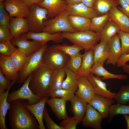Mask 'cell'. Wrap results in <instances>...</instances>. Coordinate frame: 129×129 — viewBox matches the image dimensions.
<instances>
[{
    "instance_id": "cb8c5ba5",
    "label": "cell",
    "mask_w": 129,
    "mask_h": 129,
    "mask_svg": "<svg viewBox=\"0 0 129 129\" xmlns=\"http://www.w3.org/2000/svg\"><path fill=\"white\" fill-rule=\"evenodd\" d=\"M82 55L81 67L75 74L77 77L81 76L86 77L90 73L91 70L95 63L93 49H85L84 53Z\"/></svg>"
},
{
    "instance_id": "680465c9",
    "label": "cell",
    "mask_w": 129,
    "mask_h": 129,
    "mask_svg": "<svg viewBox=\"0 0 129 129\" xmlns=\"http://www.w3.org/2000/svg\"></svg>"
},
{
    "instance_id": "f546056e",
    "label": "cell",
    "mask_w": 129,
    "mask_h": 129,
    "mask_svg": "<svg viewBox=\"0 0 129 129\" xmlns=\"http://www.w3.org/2000/svg\"><path fill=\"white\" fill-rule=\"evenodd\" d=\"M119 5V0H95L92 8L100 16L108 13L112 8Z\"/></svg>"
},
{
    "instance_id": "4316f807",
    "label": "cell",
    "mask_w": 129,
    "mask_h": 129,
    "mask_svg": "<svg viewBox=\"0 0 129 129\" xmlns=\"http://www.w3.org/2000/svg\"><path fill=\"white\" fill-rule=\"evenodd\" d=\"M70 102V111L75 118L82 121L85 114L88 103L76 95Z\"/></svg>"
},
{
    "instance_id": "816d5d0a",
    "label": "cell",
    "mask_w": 129,
    "mask_h": 129,
    "mask_svg": "<svg viewBox=\"0 0 129 129\" xmlns=\"http://www.w3.org/2000/svg\"><path fill=\"white\" fill-rule=\"evenodd\" d=\"M95 0H82L81 2L86 6L92 8Z\"/></svg>"
},
{
    "instance_id": "52a82bcc",
    "label": "cell",
    "mask_w": 129,
    "mask_h": 129,
    "mask_svg": "<svg viewBox=\"0 0 129 129\" xmlns=\"http://www.w3.org/2000/svg\"><path fill=\"white\" fill-rule=\"evenodd\" d=\"M48 11L46 8L40 7L37 4L29 8V14L26 18L28 23L29 31L34 32H42L44 20L48 19Z\"/></svg>"
},
{
    "instance_id": "8fae6325",
    "label": "cell",
    "mask_w": 129,
    "mask_h": 129,
    "mask_svg": "<svg viewBox=\"0 0 129 129\" xmlns=\"http://www.w3.org/2000/svg\"><path fill=\"white\" fill-rule=\"evenodd\" d=\"M102 118L99 112L88 103L85 115L81 121L82 124L85 127L101 129Z\"/></svg>"
},
{
    "instance_id": "681fc988",
    "label": "cell",
    "mask_w": 129,
    "mask_h": 129,
    "mask_svg": "<svg viewBox=\"0 0 129 129\" xmlns=\"http://www.w3.org/2000/svg\"><path fill=\"white\" fill-rule=\"evenodd\" d=\"M129 61V54L122 55L118 59L116 65L117 67H122Z\"/></svg>"
},
{
    "instance_id": "e575fe53",
    "label": "cell",
    "mask_w": 129,
    "mask_h": 129,
    "mask_svg": "<svg viewBox=\"0 0 129 129\" xmlns=\"http://www.w3.org/2000/svg\"><path fill=\"white\" fill-rule=\"evenodd\" d=\"M11 61L18 72L25 66L27 61V56L18 48L10 56Z\"/></svg>"
},
{
    "instance_id": "6da1fadb",
    "label": "cell",
    "mask_w": 129,
    "mask_h": 129,
    "mask_svg": "<svg viewBox=\"0 0 129 129\" xmlns=\"http://www.w3.org/2000/svg\"><path fill=\"white\" fill-rule=\"evenodd\" d=\"M26 102L17 100L11 103L8 119L11 129H38L36 118L26 107Z\"/></svg>"
},
{
    "instance_id": "ffe728a7",
    "label": "cell",
    "mask_w": 129,
    "mask_h": 129,
    "mask_svg": "<svg viewBox=\"0 0 129 129\" xmlns=\"http://www.w3.org/2000/svg\"><path fill=\"white\" fill-rule=\"evenodd\" d=\"M49 97H44L37 103L30 104L27 102L26 107L34 116L38 124L39 129H45L43 123V119L44 111L45 104Z\"/></svg>"
},
{
    "instance_id": "8992f818",
    "label": "cell",
    "mask_w": 129,
    "mask_h": 129,
    "mask_svg": "<svg viewBox=\"0 0 129 129\" xmlns=\"http://www.w3.org/2000/svg\"><path fill=\"white\" fill-rule=\"evenodd\" d=\"M64 54L52 45L48 47L45 51L42 58L43 64L53 70L64 68L67 66L70 57Z\"/></svg>"
},
{
    "instance_id": "f35d334b",
    "label": "cell",
    "mask_w": 129,
    "mask_h": 129,
    "mask_svg": "<svg viewBox=\"0 0 129 129\" xmlns=\"http://www.w3.org/2000/svg\"><path fill=\"white\" fill-rule=\"evenodd\" d=\"M82 54L79 53L70 57L67 66L75 74L79 70L81 67L82 58Z\"/></svg>"
},
{
    "instance_id": "7402d4cb",
    "label": "cell",
    "mask_w": 129,
    "mask_h": 129,
    "mask_svg": "<svg viewBox=\"0 0 129 129\" xmlns=\"http://www.w3.org/2000/svg\"><path fill=\"white\" fill-rule=\"evenodd\" d=\"M67 101L62 98H51L47 99L46 103L58 119L62 120L68 117L66 108Z\"/></svg>"
},
{
    "instance_id": "db71d44e",
    "label": "cell",
    "mask_w": 129,
    "mask_h": 129,
    "mask_svg": "<svg viewBox=\"0 0 129 129\" xmlns=\"http://www.w3.org/2000/svg\"><path fill=\"white\" fill-rule=\"evenodd\" d=\"M122 67L124 71L129 75V64H126Z\"/></svg>"
},
{
    "instance_id": "44dd1931",
    "label": "cell",
    "mask_w": 129,
    "mask_h": 129,
    "mask_svg": "<svg viewBox=\"0 0 129 129\" xmlns=\"http://www.w3.org/2000/svg\"><path fill=\"white\" fill-rule=\"evenodd\" d=\"M0 68L4 75L9 80L17 79L18 71L12 63L10 56L0 54Z\"/></svg>"
},
{
    "instance_id": "bcb514c9",
    "label": "cell",
    "mask_w": 129,
    "mask_h": 129,
    "mask_svg": "<svg viewBox=\"0 0 129 129\" xmlns=\"http://www.w3.org/2000/svg\"><path fill=\"white\" fill-rule=\"evenodd\" d=\"M10 31L6 26L0 25V42L11 41Z\"/></svg>"
},
{
    "instance_id": "1f68e13d",
    "label": "cell",
    "mask_w": 129,
    "mask_h": 129,
    "mask_svg": "<svg viewBox=\"0 0 129 129\" xmlns=\"http://www.w3.org/2000/svg\"><path fill=\"white\" fill-rule=\"evenodd\" d=\"M66 74L65 70L63 68L53 71L51 74L50 83V92L54 90L62 88Z\"/></svg>"
},
{
    "instance_id": "ee69618b",
    "label": "cell",
    "mask_w": 129,
    "mask_h": 129,
    "mask_svg": "<svg viewBox=\"0 0 129 129\" xmlns=\"http://www.w3.org/2000/svg\"><path fill=\"white\" fill-rule=\"evenodd\" d=\"M10 18L9 14L5 9L3 2H0V25L8 27Z\"/></svg>"
},
{
    "instance_id": "8d00e7d4",
    "label": "cell",
    "mask_w": 129,
    "mask_h": 129,
    "mask_svg": "<svg viewBox=\"0 0 129 129\" xmlns=\"http://www.w3.org/2000/svg\"><path fill=\"white\" fill-rule=\"evenodd\" d=\"M74 91L62 88L50 91L49 97L51 98H59L70 101L75 96Z\"/></svg>"
},
{
    "instance_id": "b9f144b4",
    "label": "cell",
    "mask_w": 129,
    "mask_h": 129,
    "mask_svg": "<svg viewBox=\"0 0 129 129\" xmlns=\"http://www.w3.org/2000/svg\"><path fill=\"white\" fill-rule=\"evenodd\" d=\"M81 122L74 116L68 117L63 119L60 122V126L63 129H75L77 125Z\"/></svg>"
},
{
    "instance_id": "9a60e30c",
    "label": "cell",
    "mask_w": 129,
    "mask_h": 129,
    "mask_svg": "<svg viewBox=\"0 0 129 129\" xmlns=\"http://www.w3.org/2000/svg\"><path fill=\"white\" fill-rule=\"evenodd\" d=\"M86 77L92 86L95 94L109 98H115L116 93L111 92L108 90L106 84L103 82L100 77L90 73Z\"/></svg>"
},
{
    "instance_id": "11a10c76",
    "label": "cell",
    "mask_w": 129,
    "mask_h": 129,
    "mask_svg": "<svg viewBox=\"0 0 129 129\" xmlns=\"http://www.w3.org/2000/svg\"><path fill=\"white\" fill-rule=\"evenodd\" d=\"M123 115L127 123V129H129V115L124 114Z\"/></svg>"
},
{
    "instance_id": "c3c4849f",
    "label": "cell",
    "mask_w": 129,
    "mask_h": 129,
    "mask_svg": "<svg viewBox=\"0 0 129 129\" xmlns=\"http://www.w3.org/2000/svg\"><path fill=\"white\" fill-rule=\"evenodd\" d=\"M121 7L118 6V9L129 18V5L125 0H119Z\"/></svg>"
},
{
    "instance_id": "7a4b0ae2",
    "label": "cell",
    "mask_w": 129,
    "mask_h": 129,
    "mask_svg": "<svg viewBox=\"0 0 129 129\" xmlns=\"http://www.w3.org/2000/svg\"><path fill=\"white\" fill-rule=\"evenodd\" d=\"M53 70L43 64L31 73L29 87L33 93L41 99L44 97H49L50 83Z\"/></svg>"
},
{
    "instance_id": "83f0119b",
    "label": "cell",
    "mask_w": 129,
    "mask_h": 129,
    "mask_svg": "<svg viewBox=\"0 0 129 129\" xmlns=\"http://www.w3.org/2000/svg\"><path fill=\"white\" fill-rule=\"evenodd\" d=\"M95 63L103 65L109 54L108 42L103 41L97 44L93 49Z\"/></svg>"
},
{
    "instance_id": "f907efd6",
    "label": "cell",
    "mask_w": 129,
    "mask_h": 129,
    "mask_svg": "<svg viewBox=\"0 0 129 129\" xmlns=\"http://www.w3.org/2000/svg\"><path fill=\"white\" fill-rule=\"evenodd\" d=\"M43 0H23L24 2L29 7H30L33 4L40 3Z\"/></svg>"
},
{
    "instance_id": "d6a6232c",
    "label": "cell",
    "mask_w": 129,
    "mask_h": 129,
    "mask_svg": "<svg viewBox=\"0 0 129 129\" xmlns=\"http://www.w3.org/2000/svg\"><path fill=\"white\" fill-rule=\"evenodd\" d=\"M64 68L66 77L63 81L62 88L75 92L77 90L78 88L76 75L67 67L66 66Z\"/></svg>"
},
{
    "instance_id": "836d02e7",
    "label": "cell",
    "mask_w": 129,
    "mask_h": 129,
    "mask_svg": "<svg viewBox=\"0 0 129 129\" xmlns=\"http://www.w3.org/2000/svg\"><path fill=\"white\" fill-rule=\"evenodd\" d=\"M91 19L89 30L100 33L107 22L110 20L108 13L103 15L95 17Z\"/></svg>"
},
{
    "instance_id": "7dc6e473",
    "label": "cell",
    "mask_w": 129,
    "mask_h": 129,
    "mask_svg": "<svg viewBox=\"0 0 129 129\" xmlns=\"http://www.w3.org/2000/svg\"><path fill=\"white\" fill-rule=\"evenodd\" d=\"M11 82L4 76L0 68V91H5L10 86Z\"/></svg>"
},
{
    "instance_id": "3957f363",
    "label": "cell",
    "mask_w": 129,
    "mask_h": 129,
    "mask_svg": "<svg viewBox=\"0 0 129 129\" xmlns=\"http://www.w3.org/2000/svg\"><path fill=\"white\" fill-rule=\"evenodd\" d=\"M62 35L64 39L85 49H93L100 39V33L89 30L74 32H62Z\"/></svg>"
},
{
    "instance_id": "7c38bea8",
    "label": "cell",
    "mask_w": 129,
    "mask_h": 129,
    "mask_svg": "<svg viewBox=\"0 0 129 129\" xmlns=\"http://www.w3.org/2000/svg\"><path fill=\"white\" fill-rule=\"evenodd\" d=\"M113 99L107 98L95 94L88 103L99 112L103 118H105L109 117L110 107L115 102Z\"/></svg>"
},
{
    "instance_id": "ac0fdd59",
    "label": "cell",
    "mask_w": 129,
    "mask_h": 129,
    "mask_svg": "<svg viewBox=\"0 0 129 129\" xmlns=\"http://www.w3.org/2000/svg\"><path fill=\"white\" fill-rule=\"evenodd\" d=\"M66 11L69 15L80 16L91 19L98 16L92 8L88 7L82 2L73 5H67Z\"/></svg>"
},
{
    "instance_id": "d6986e66",
    "label": "cell",
    "mask_w": 129,
    "mask_h": 129,
    "mask_svg": "<svg viewBox=\"0 0 129 129\" xmlns=\"http://www.w3.org/2000/svg\"><path fill=\"white\" fill-rule=\"evenodd\" d=\"M109 49V56L106 61V64L116 65L121 56L120 40L117 34L116 35L108 42Z\"/></svg>"
},
{
    "instance_id": "d4e9b609",
    "label": "cell",
    "mask_w": 129,
    "mask_h": 129,
    "mask_svg": "<svg viewBox=\"0 0 129 129\" xmlns=\"http://www.w3.org/2000/svg\"><path fill=\"white\" fill-rule=\"evenodd\" d=\"M17 79L12 81L11 84L5 91H0V128L1 129H7L5 124V117L8 110H10L11 103L7 101L9 91L11 86Z\"/></svg>"
},
{
    "instance_id": "60d3db41",
    "label": "cell",
    "mask_w": 129,
    "mask_h": 129,
    "mask_svg": "<svg viewBox=\"0 0 129 129\" xmlns=\"http://www.w3.org/2000/svg\"><path fill=\"white\" fill-rule=\"evenodd\" d=\"M117 34L121 42L122 55L129 54V33L120 31Z\"/></svg>"
},
{
    "instance_id": "9c48e42d",
    "label": "cell",
    "mask_w": 129,
    "mask_h": 129,
    "mask_svg": "<svg viewBox=\"0 0 129 129\" xmlns=\"http://www.w3.org/2000/svg\"><path fill=\"white\" fill-rule=\"evenodd\" d=\"M3 3L10 17L26 18L29 14V7L23 0H5Z\"/></svg>"
},
{
    "instance_id": "d590c367",
    "label": "cell",
    "mask_w": 129,
    "mask_h": 129,
    "mask_svg": "<svg viewBox=\"0 0 129 129\" xmlns=\"http://www.w3.org/2000/svg\"><path fill=\"white\" fill-rule=\"evenodd\" d=\"M53 45L55 48L70 57L76 55L83 49L82 48L74 44L70 46L64 43L62 45L57 44Z\"/></svg>"
},
{
    "instance_id": "f1b7e54d",
    "label": "cell",
    "mask_w": 129,
    "mask_h": 129,
    "mask_svg": "<svg viewBox=\"0 0 129 129\" xmlns=\"http://www.w3.org/2000/svg\"><path fill=\"white\" fill-rule=\"evenodd\" d=\"M68 18L71 26L77 32L89 30L90 19L72 15H69Z\"/></svg>"
},
{
    "instance_id": "4dcf8cb0",
    "label": "cell",
    "mask_w": 129,
    "mask_h": 129,
    "mask_svg": "<svg viewBox=\"0 0 129 129\" xmlns=\"http://www.w3.org/2000/svg\"><path fill=\"white\" fill-rule=\"evenodd\" d=\"M120 31L118 25L113 21L109 20L100 33V42H108Z\"/></svg>"
},
{
    "instance_id": "30bf717a",
    "label": "cell",
    "mask_w": 129,
    "mask_h": 129,
    "mask_svg": "<svg viewBox=\"0 0 129 129\" xmlns=\"http://www.w3.org/2000/svg\"><path fill=\"white\" fill-rule=\"evenodd\" d=\"M21 36L27 40L32 39L44 44L50 41L55 43H59L63 42L64 39L61 32L50 34L43 32H34L28 31L22 34Z\"/></svg>"
},
{
    "instance_id": "277c9868",
    "label": "cell",
    "mask_w": 129,
    "mask_h": 129,
    "mask_svg": "<svg viewBox=\"0 0 129 129\" xmlns=\"http://www.w3.org/2000/svg\"><path fill=\"white\" fill-rule=\"evenodd\" d=\"M48 47V45L45 44L39 49L27 56V61L25 66L18 74L17 80L18 84L24 83L28 76L43 64V56Z\"/></svg>"
},
{
    "instance_id": "5bb4252c",
    "label": "cell",
    "mask_w": 129,
    "mask_h": 129,
    "mask_svg": "<svg viewBox=\"0 0 129 129\" xmlns=\"http://www.w3.org/2000/svg\"><path fill=\"white\" fill-rule=\"evenodd\" d=\"M77 79L78 88L75 93L88 103L95 94L93 88L86 77L81 76Z\"/></svg>"
},
{
    "instance_id": "2e32d148",
    "label": "cell",
    "mask_w": 129,
    "mask_h": 129,
    "mask_svg": "<svg viewBox=\"0 0 129 129\" xmlns=\"http://www.w3.org/2000/svg\"><path fill=\"white\" fill-rule=\"evenodd\" d=\"M11 42L13 45L16 46L23 52L27 56L38 50L45 44L34 40L28 41L21 36L12 38Z\"/></svg>"
},
{
    "instance_id": "4fadbf2b",
    "label": "cell",
    "mask_w": 129,
    "mask_h": 129,
    "mask_svg": "<svg viewBox=\"0 0 129 129\" xmlns=\"http://www.w3.org/2000/svg\"><path fill=\"white\" fill-rule=\"evenodd\" d=\"M37 4L41 7L48 10L47 17L51 19L58 16L65 10L67 5L64 0H43Z\"/></svg>"
},
{
    "instance_id": "74e56055",
    "label": "cell",
    "mask_w": 129,
    "mask_h": 129,
    "mask_svg": "<svg viewBox=\"0 0 129 129\" xmlns=\"http://www.w3.org/2000/svg\"><path fill=\"white\" fill-rule=\"evenodd\" d=\"M118 114L129 115V106L118 103L116 104L111 105L109 111L110 119H112L115 115Z\"/></svg>"
},
{
    "instance_id": "f6af8a7d",
    "label": "cell",
    "mask_w": 129,
    "mask_h": 129,
    "mask_svg": "<svg viewBox=\"0 0 129 129\" xmlns=\"http://www.w3.org/2000/svg\"><path fill=\"white\" fill-rule=\"evenodd\" d=\"M43 118L46 123L47 129H63L60 126H59L56 124L52 119L45 107L44 111Z\"/></svg>"
},
{
    "instance_id": "603a6c76",
    "label": "cell",
    "mask_w": 129,
    "mask_h": 129,
    "mask_svg": "<svg viewBox=\"0 0 129 129\" xmlns=\"http://www.w3.org/2000/svg\"><path fill=\"white\" fill-rule=\"evenodd\" d=\"M108 13L110 20L118 25L120 31L129 33V18L128 16L117 7L112 8Z\"/></svg>"
},
{
    "instance_id": "9f6ffc18",
    "label": "cell",
    "mask_w": 129,
    "mask_h": 129,
    "mask_svg": "<svg viewBox=\"0 0 129 129\" xmlns=\"http://www.w3.org/2000/svg\"><path fill=\"white\" fill-rule=\"evenodd\" d=\"M125 0L129 5V0Z\"/></svg>"
},
{
    "instance_id": "f5cc1de1",
    "label": "cell",
    "mask_w": 129,
    "mask_h": 129,
    "mask_svg": "<svg viewBox=\"0 0 129 129\" xmlns=\"http://www.w3.org/2000/svg\"><path fill=\"white\" fill-rule=\"evenodd\" d=\"M82 0H65L67 5L77 4L81 2Z\"/></svg>"
},
{
    "instance_id": "ba28073f",
    "label": "cell",
    "mask_w": 129,
    "mask_h": 129,
    "mask_svg": "<svg viewBox=\"0 0 129 129\" xmlns=\"http://www.w3.org/2000/svg\"><path fill=\"white\" fill-rule=\"evenodd\" d=\"M31 78V74L27 77L22 86L18 90L12 91L8 96L7 101L11 103L17 100H27L30 104L37 103L41 99L33 93L29 87Z\"/></svg>"
},
{
    "instance_id": "5b68a950",
    "label": "cell",
    "mask_w": 129,
    "mask_h": 129,
    "mask_svg": "<svg viewBox=\"0 0 129 129\" xmlns=\"http://www.w3.org/2000/svg\"><path fill=\"white\" fill-rule=\"evenodd\" d=\"M69 15L65 10L53 18L44 20L42 32L53 34L58 32H77L70 25L68 20Z\"/></svg>"
},
{
    "instance_id": "7bdbcfd3",
    "label": "cell",
    "mask_w": 129,
    "mask_h": 129,
    "mask_svg": "<svg viewBox=\"0 0 129 129\" xmlns=\"http://www.w3.org/2000/svg\"><path fill=\"white\" fill-rule=\"evenodd\" d=\"M16 48L11 41L0 42V53L3 55L10 56Z\"/></svg>"
},
{
    "instance_id": "6f0895ef",
    "label": "cell",
    "mask_w": 129,
    "mask_h": 129,
    "mask_svg": "<svg viewBox=\"0 0 129 129\" xmlns=\"http://www.w3.org/2000/svg\"><path fill=\"white\" fill-rule=\"evenodd\" d=\"M5 0H0V2H3Z\"/></svg>"
},
{
    "instance_id": "e0dca14e",
    "label": "cell",
    "mask_w": 129,
    "mask_h": 129,
    "mask_svg": "<svg viewBox=\"0 0 129 129\" xmlns=\"http://www.w3.org/2000/svg\"><path fill=\"white\" fill-rule=\"evenodd\" d=\"M8 27L11 39L20 37L22 34L29 31L28 23L25 18L10 17Z\"/></svg>"
},
{
    "instance_id": "ab89813d",
    "label": "cell",
    "mask_w": 129,
    "mask_h": 129,
    "mask_svg": "<svg viewBox=\"0 0 129 129\" xmlns=\"http://www.w3.org/2000/svg\"><path fill=\"white\" fill-rule=\"evenodd\" d=\"M115 99L117 103L122 104L129 101V85L121 86Z\"/></svg>"
},
{
    "instance_id": "484cf974",
    "label": "cell",
    "mask_w": 129,
    "mask_h": 129,
    "mask_svg": "<svg viewBox=\"0 0 129 129\" xmlns=\"http://www.w3.org/2000/svg\"><path fill=\"white\" fill-rule=\"evenodd\" d=\"M103 65L98 63H95L90 71V73L99 77H102V80L115 79L125 80L128 78L127 75L122 74H115L108 71L104 67Z\"/></svg>"
}]
</instances>
